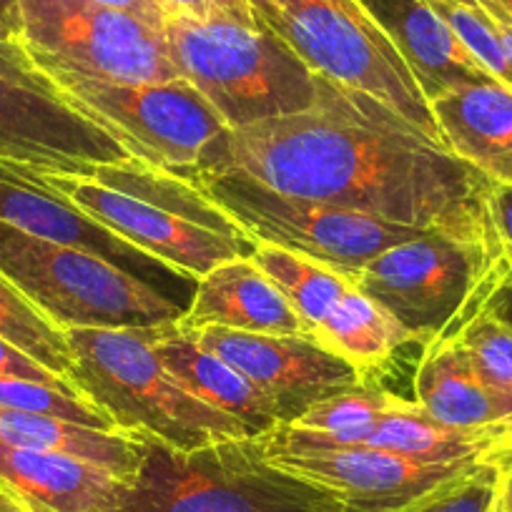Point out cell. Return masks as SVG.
<instances>
[{
    "instance_id": "6da1fadb",
    "label": "cell",
    "mask_w": 512,
    "mask_h": 512,
    "mask_svg": "<svg viewBox=\"0 0 512 512\" xmlns=\"http://www.w3.org/2000/svg\"><path fill=\"white\" fill-rule=\"evenodd\" d=\"M415 229L495 236L492 181L374 96L317 76L307 111L224 128L199 164Z\"/></svg>"
},
{
    "instance_id": "7a4b0ae2",
    "label": "cell",
    "mask_w": 512,
    "mask_h": 512,
    "mask_svg": "<svg viewBox=\"0 0 512 512\" xmlns=\"http://www.w3.org/2000/svg\"><path fill=\"white\" fill-rule=\"evenodd\" d=\"M46 179L88 219L184 279L199 282L219 264L254 254L249 234L194 181L136 156L96 166L91 176Z\"/></svg>"
},
{
    "instance_id": "3957f363",
    "label": "cell",
    "mask_w": 512,
    "mask_h": 512,
    "mask_svg": "<svg viewBox=\"0 0 512 512\" xmlns=\"http://www.w3.org/2000/svg\"><path fill=\"white\" fill-rule=\"evenodd\" d=\"M159 327H78L66 339L71 384L121 432L149 435L179 452L256 437L244 422L214 410L176 382L154 342Z\"/></svg>"
},
{
    "instance_id": "277c9868",
    "label": "cell",
    "mask_w": 512,
    "mask_h": 512,
    "mask_svg": "<svg viewBox=\"0 0 512 512\" xmlns=\"http://www.w3.org/2000/svg\"><path fill=\"white\" fill-rule=\"evenodd\" d=\"M352 282L427 344L497 307L510 289V274L497 234L472 239L427 229L374 256Z\"/></svg>"
},
{
    "instance_id": "5b68a950",
    "label": "cell",
    "mask_w": 512,
    "mask_h": 512,
    "mask_svg": "<svg viewBox=\"0 0 512 512\" xmlns=\"http://www.w3.org/2000/svg\"><path fill=\"white\" fill-rule=\"evenodd\" d=\"M164 33L179 78L214 106L226 128L307 111L317 101V73L262 23L169 16Z\"/></svg>"
},
{
    "instance_id": "8992f818",
    "label": "cell",
    "mask_w": 512,
    "mask_h": 512,
    "mask_svg": "<svg viewBox=\"0 0 512 512\" xmlns=\"http://www.w3.org/2000/svg\"><path fill=\"white\" fill-rule=\"evenodd\" d=\"M136 437L144 460L113 512H344L327 490L264 460L254 437L194 452Z\"/></svg>"
},
{
    "instance_id": "52a82bcc",
    "label": "cell",
    "mask_w": 512,
    "mask_h": 512,
    "mask_svg": "<svg viewBox=\"0 0 512 512\" xmlns=\"http://www.w3.org/2000/svg\"><path fill=\"white\" fill-rule=\"evenodd\" d=\"M0 274L58 329L159 327L186 309L128 269L76 246L31 236L0 221Z\"/></svg>"
},
{
    "instance_id": "ba28073f",
    "label": "cell",
    "mask_w": 512,
    "mask_h": 512,
    "mask_svg": "<svg viewBox=\"0 0 512 512\" xmlns=\"http://www.w3.org/2000/svg\"><path fill=\"white\" fill-rule=\"evenodd\" d=\"M249 6L317 76L369 93L442 144L415 76L359 0H249Z\"/></svg>"
},
{
    "instance_id": "9c48e42d",
    "label": "cell",
    "mask_w": 512,
    "mask_h": 512,
    "mask_svg": "<svg viewBox=\"0 0 512 512\" xmlns=\"http://www.w3.org/2000/svg\"><path fill=\"white\" fill-rule=\"evenodd\" d=\"M176 174L194 181L254 244H272L309 256L347 277H354L382 251L427 231L324 201L279 194L241 174H211L199 169H181Z\"/></svg>"
},
{
    "instance_id": "30bf717a",
    "label": "cell",
    "mask_w": 512,
    "mask_h": 512,
    "mask_svg": "<svg viewBox=\"0 0 512 512\" xmlns=\"http://www.w3.org/2000/svg\"><path fill=\"white\" fill-rule=\"evenodd\" d=\"M21 48L33 66L118 83L179 78L164 28L93 0H18Z\"/></svg>"
},
{
    "instance_id": "8fae6325",
    "label": "cell",
    "mask_w": 512,
    "mask_h": 512,
    "mask_svg": "<svg viewBox=\"0 0 512 512\" xmlns=\"http://www.w3.org/2000/svg\"><path fill=\"white\" fill-rule=\"evenodd\" d=\"M46 78L68 106L156 169H191L226 128L186 78L166 83H118L71 73H48Z\"/></svg>"
},
{
    "instance_id": "7c38bea8",
    "label": "cell",
    "mask_w": 512,
    "mask_h": 512,
    "mask_svg": "<svg viewBox=\"0 0 512 512\" xmlns=\"http://www.w3.org/2000/svg\"><path fill=\"white\" fill-rule=\"evenodd\" d=\"M128 151L68 106L41 71L0 68V159L48 176H91Z\"/></svg>"
},
{
    "instance_id": "4fadbf2b",
    "label": "cell",
    "mask_w": 512,
    "mask_h": 512,
    "mask_svg": "<svg viewBox=\"0 0 512 512\" xmlns=\"http://www.w3.org/2000/svg\"><path fill=\"white\" fill-rule=\"evenodd\" d=\"M254 445L279 470L327 490L344 512H392L480 462H417L372 447Z\"/></svg>"
},
{
    "instance_id": "5bb4252c",
    "label": "cell",
    "mask_w": 512,
    "mask_h": 512,
    "mask_svg": "<svg viewBox=\"0 0 512 512\" xmlns=\"http://www.w3.org/2000/svg\"><path fill=\"white\" fill-rule=\"evenodd\" d=\"M186 334L277 400L282 407V425L297 420L309 405L324 397L367 384L357 367L312 337H272L224 327H204Z\"/></svg>"
},
{
    "instance_id": "9a60e30c",
    "label": "cell",
    "mask_w": 512,
    "mask_h": 512,
    "mask_svg": "<svg viewBox=\"0 0 512 512\" xmlns=\"http://www.w3.org/2000/svg\"><path fill=\"white\" fill-rule=\"evenodd\" d=\"M267 445L307 447H372L417 462H487L512 447L507 430H462L437 422L417 402L395 397L390 410L369 425L337 435L297 430L292 425H274L256 435Z\"/></svg>"
},
{
    "instance_id": "2e32d148",
    "label": "cell",
    "mask_w": 512,
    "mask_h": 512,
    "mask_svg": "<svg viewBox=\"0 0 512 512\" xmlns=\"http://www.w3.org/2000/svg\"><path fill=\"white\" fill-rule=\"evenodd\" d=\"M179 327L184 332L224 327L272 337H312L282 289L256 267L251 256L219 264L201 277Z\"/></svg>"
},
{
    "instance_id": "e0dca14e",
    "label": "cell",
    "mask_w": 512,
    "mask_h": 512,
    "mask_svg": "<svg viewBox=\"0 0 512 512\" xmlns=\"http://www.w3.org/2000/svg\"><path fill=\"white\" fill-rule=\"evenodd\" d=\"M359 6L390 38L427 103L460 86L492 78L427 0H359Z\"/></svg>"
},
{
    "instance_id": "ac0fdd59",
    "label": "cell",
    "mask_w": 512,
    "mask_h": 512,
    "mask_svg": "<svg viewBox=\"0 0 512 512\" xmlns=\"http://www.w3.org/2000/svg\"><path fill=\"white\" fill-rule=\"evenodd\" d=\"M0 482L31 512H113L131 482L61 452L21 450L0 442Z\"/></svg>"
},
{
    "instance_id": "d6986e66",
    "label": "cell",
    "mask_w": 512,
    "mask_h": 512,
    "mask_svg": "<svg viewBox=\"0 0 512 512\" xmlns=\"http://www.w3.org/2000/svg\"><path fill=\"white\" fill-rule=\"evenodd\" d=\"M450 154L495 186H512V88L487 81L460 86L430 101Z\"/></svg>"
},
{
    "instance_id": "ffe728a7",
    "label": "cell",
    "mask_w": 512,
    "mask_h": 512,
    "mask_svg": "<svg viewBox=\"0 0 512 512\" xmlns=\"http://www.w3.org/2000/svg\"><path fill=\"white\" fill-rule=\"evenodd\" d=\"M0 221L31 236L91 251L113 264L123 259H146L141 251L98 226L66 196L58 194L48 184L46 174L6 159H0Z\"/></svg>"
},
{
    "instance_id": "44dd1931",
    "label": "cell",
    "mask_w": 512,
    "mask_h": 512,
    "mask_svg": "<svg viewBox=\"0 0 512 512\" xmlns=\"http://www.w3.org/2000/svg\"><path fill=\"white\" fill-rule=\"evenodd\" d=\"M415 402L442 425L512 432V397L487 384L465 349L447 334L422 349Z\"/></svg>"
},
{
    "instance_id": "7402d4cb",
    "label": "cell",
    "mask_w": 512,
    "mask_h": 512,
    "mask_svg": "<svg viewBox=\"0 0 512 512\" xmlns=\"http://www.w3.org/2000/svg\"><path fill=\"white\" fill-rule=\"evenodd\" d=\"M161 364L176 377V382L199 397L214 410L236 417L244 422L254 435L282 425V407L277 400L259 390L249 377L231 367L229 362L216 354L201 349L184 329L176 324H166L159 339L154 342Z\"/></svg>"
},
{
    "instance_id": "603a6c76",
    "label": "cell",
    "mask_w": 512,
    "mask_h": 512,
    "mask_svg": "<svg viewBox=\"0 0 512 512\" xmlns=\"http://www.w3.org/2000/svg\"><path fill=\"white\" fill-rule=\"evenodd\" d=\"M0 442L21 450L61 452L103 467L126 482H134L144 460L141 440L131 432L98 430L61 417L0 407Z\"/></svg>"
},
{
    "instance_id": "cb8c5ba5",
    "label": "cell",
    "mask_w": 512,
    "mask_h": 512,
    "mask_svg": "<svg viewBox=\"0 0 512 512\" xmlns=\"http://www.w3.org/2000/svg\"><path fill=\"white\" fill-rule=\"evenodd\" d=\"M312 339L357 367L367 382L374 372L390 362L392 354L400 352L407 344H417L415 334L407 332L377 302L364 297L354 284L339 299L332 314L314 329Z\"/></svg>"
},
{
    "instance_id": "d4e9b609",
    "label": "cell",
    "mask_w": 512,
    "mask_h": 512,
    "mask_svg": "<svg viewBox=\"0 0 512 512\" xmlns=\"http://www.w3.org/2000/svg\"><path fill=\"white\" fill-rule=\"evenodd\" d=\"M251 259L282 289L287 302L312 334L354 284L352 277L337 269L272 244H256Z\"/></svg>"
},
{
    "instance_id": "484cf974",
    "label": "cell",
    "mask_w": 512,
    "mask_h": 512,
    "mask_svg": "<svg viewBox=\"0 0 512 512\" xmlns=\"http://www.w3.org/2000/svg\"><path fill=\"white\" fill-rule=\"evenodd\" d=\"M0 337L21 349L41 367L68 379L73 369V354L63 329L43 317L16 284L0 274ZM71 382V379H68Z\"/></svg>"
},
{
    "instance_id": "4316f807",
    "label": "cell",
    "mask_w": 512,
    "mask_h": 512,
    "mask_svg": "<svg viewBox=\"0 0 512 512\" xmlns=\"http://www.w3.org/2000/svg\"><path fill=\"white\" fill-rule=\"evenodd\" d=\"M455 339L487 384L502 395L512 397V322L500 317L497 307L485 309L455 332H445Z\"/></svg>"
},
{
    "instance_id": "83f0119b",
    "label": "cell",
    "mask_w": 512,
    "mask_h": 512,
    "mask_svg": "<svg viewBox=\"0 0 512 512\" xmlns=\"http://www.w3.org/2000/svg\"><path fill=\"white\" fill-rule=\"evenodd\" d=\"M427 6L450 26L457 41L495 81L512 88V68L507 63L500 33L477 0H427Z\"/></svg>"
},
{
    "instance_id": "f1b7e54d",
    "label": "cell",
    "mask_w": 512,
    "mask_h": 512,
    "mask_svg": "<svg viewBox=\"0 0 512 512\" xmlns=\"http://www.w3.org/2000/svg\"><path fill=\"white\" fill-rule=\"evenodd\" d=\"M395 397L397 395L387 390H377L369 382L359 384V387H349V390L314 402L297 420L287 422V425L297 427V430L319 432V435H337V432H347L374 422L379 415L390 410Z\"/></svg>"
},
{
    "instance_id": "f546056e",
    "label": "cell",
    "mask_w": 512,
    "mask_h": 512,
    "mask_svg": "<svg viewBox=\"0 0 512 512\" xmlns=\"http://www.w3.org/2000/svg\"><path fill=\"white\" fill-rule=\"evenodd\" d=\"M0 407L3 410L38 412V415L61 417V420L78 422V425L98 427V430H118L98 407L83 400L81 395H71L51 384L31 382V379L0 374Z\"/></svg>"
},
{
    "instance_id": "4dcf8cb0",
    "label": "cell",
    "mask_w": 512,
    "mask_h": 512,
    "mask_svg": "<svg viewBox=\"0 0 512 512\" xmlns=\"http://www.w3.org/2000/svg\"><path fill=\"white\" fill-rule=\"evenodd\" d=\"M495 485V462L487 460L457 472L392 512H492Z\"/></svg>"
},
{
    "instance_id": "1f68e13d",
    "label": "cell",
    "mask_w": 512,
    "mask_h": 512,
    "mask_svg": "<svg viewBox=\"0 0 512 512\" xmlns=\"http://www.w3.org/2000/svg\"><path fill=\"white\" fill-rule=\"evenodd\" d=\"M169 16L196 18V21H214V18H231V21L259 26L251 13L249 0H161Z\"/></svg>"
},
{
    "instance_id": "d6a6232c",
    "label": "cell",
    "mask_w": 512,
    "mask_h": 512,
    "mask_svg": "<svg viewBox=\"0 0 512 512\" xmlns=\"http://www.w3.org/2000/svg\"><path fill=\"white\" fill-rule=\"evenodd\" d=\"M0 374H11V377L31 379V382L51 384V387H58V390L78 395V390L73 387L71 382H68V379L58 377V374H53L51 369L41 367L36 359H31L28 354H23L21 349L13 347V344L6 342L3 337H0Z\"/></svg>"
},
{
    "instance_id": "836d02e7",
    "label": "cell",
    "mask_w": 512,
    "mask_h": 512,
    "mask_svg": "<svg viewBox=\"0 0 512 512\" xmlns=\"http://www.w3.org/2000/svg\"><path fill=\"white\" fill-rule=\"evenodd\" d=\"M490 216L495 224L497 241L507 262L512 289V186H492L490 191Z\"/></svg>"
},
{
    "instance_id": "e575fe53",
    "label": "cell",
    "mask_w": 512,
    "mask_h": 512,
    "mask_svg": "<svg viewBox=\"0 0 512 512\" xmlns=\"http://www.w3.org/2000/svg\"><path fill=\"white\" fill-rule=\"evenodd\" d=\"M492 462H495L497 470L492 512H512V447H507L500 455L492 457Z\"/></svg>"
},
{
    "instance_id": "d590c367",
    "label": "cell",
    "mask_w": 512,
    "mask_h": 512,
    "mask_svg": "<svg viewBox=\"0 0 512 512\" xmlns=\"http://www.w3.org/2000/svg\"><path fill=\"white\" fill-rule=\"evenodd\" d=\"M93 3H101V6L118 8V11L134 13V16L144 18V21L154 23V26L164 28L169 21V11L161 0H93Z\"/></svg>"
},
{
    "instance_id": "8d00e7d4",
    "label": "cell",
    "mask_w": 512,
    "mask_h": 512,
    "mask_svg": "<svg viewBox=\"0 0 512 512\" xmlns=\"http://www.w3.org/2000/svg\"><path fill=\"white\" fill-rule=\"evenodd\" d=\"M21 3L18 0H0V43H18L21 46Z\"/></svg>"
},
{
    "instance_id": "74e56055",
    "label": "cell",
    "mask_w": 512,
    "mask_h": 512,
    "mask_svg": "<svg viewBox=\"0 0 512 512\" xmlns=\"http://www.w3.org/2000/svg\"><path fill=\"white\" fill-rule=\"evenodd\" d=\"M477 3L485 8V13L492 18V23H495L497 33H500L502 48H505V53H507V63H510V68H512V18L507 16L500 6L490 3V0H477Z\"/></svg>"
},
{
    "instance_id": "f35d334b",
    "label": "cell",
    "mask_w": 512,
    "mask_h": 512,
    "mask_svg": "<svg viewBox=\"0 0 512 512\" xmlns=\"http://www.w3.org/2000/svg\"><path fill=\"white\" fill-rule=\"evenodd\" d=\"M0 68L3 71H36L31 58L18 43H0Z\"/></svg>"
},
{
    "instance_id": "ab89813d",
    "label": "cell",
    "mask_w": 512,
    "mask_h": 512,
    "mask_svg": "<svg viewBox=\"0 0 512 512\" xmlns=\"http://www.w3.org/2000/svg\"><path fill=\"white\" fill-rule=\"evenodd\" d=\"M0 512H31V507L0 482Z\"/></svg>"
},
{
    "instance_id": "60d3db41",
    "label": "cell",
    "mask_w": 512,
    "mask_h": 512,
    "mask_svg": "<svg viewBox=\"0 0 512 512\" xmlns=\"http://www.w3.org/2000/svg\"><path fill=\"white\" fill-rule=\"evenodd\" d=\"M490 3H495V6H500L502 11H505L507 16L512 18V0H490Z\"/></svg>"
}]
</instances>
